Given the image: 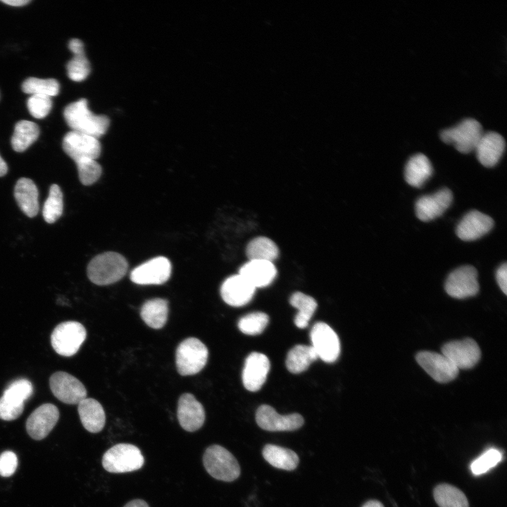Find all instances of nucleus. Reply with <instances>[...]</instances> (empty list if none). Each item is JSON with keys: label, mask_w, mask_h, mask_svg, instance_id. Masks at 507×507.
I'll return each mask as SVG.
<instances>
[{"label": "nucleus", "mask_w": 507, "mask_h": 507, "mask_svg": "<svg viewBox=\"0 0 507 507\" xmlns=\"http://www.w3.org/2000/svg\"><path fill=\"white\" fill-rule=\"evenodd\" d=\"M63 116L72 131L98 139L106 133L110 124L107 116L94 114L89 110L85 99L68 104L64 109Z\"/></svg>", "instance_id": "1"}, {"label": "nucleus", "mask_w": 507, "mask_h": 507, "mask_svg": "<svg viewBox=\"0 0 507 507\" xmlns=\"http://www.w3.org/2000/svg\"><path fill=\"white\" fill-rule=\"evenodd\" d=\"M128 264L120 254L113 251L96 256L87 266V276L97 285H108L122 279L126 274Z\"/></svg>", "instance_id": "2"}, {"label": "nucleus", "mask_w": 507, "mask_h": 507, "mask_svg": "<svg viewBox=\"0 0 507 507\" xmlns=\"http://www.w3.org/2000/svg\"><path fill=\"white\" fill-rule=\"evenodd\" d=\"M203 463L207 472L213 478L232 482L240 475V466L234 456L220 445L208 446L203 456Z\"/></svg>", "instance_id": "3"}, {"label": "nucleus", "mask_w": 507, "mask_h": 507, "mask_svg": "<svg viewBox=\"0 0 507 507\" xmlns=\"http://www.w3.org/2000/svg\"><path fill=\"white\" fill-rule=\"evenodd\" d=\"M104 468L111 473H124L140 469L144 458L140 449L131 444H118L108 449L102 457Z\"/></svg>", "instance_id": "4"}, {"label": "nucleus", "mask_w": 507, "mask_h": 507, "mask_svg": "<svg viewBox=\"0 0 507 507\" xmlns=\"http://www.w3.org/2000/svg\"><path fill=\"white\" fill-rule=\"evenodd\" d=\"M208 357V351L206 345L197 338L189 337L177 348V370L182 376L195 375L206 365Z\"/></svg>", "instance_id": "5"}, {"label": "nucleus", "mask_w": 507, "mask_h": 507, "mask_svg": "<svg viewBox=\"0 0 507 507\" xmlns=\"http://www.w3.org/2000/svg\"><path fill=\"white\" fill-rule=\"evenodd\" d=\"M483 133L482 125L477 120L465 118L456 125L442 130L440 137L444 142L453 144L458 151L468 154L475 150Z\"/></svg>", "instance_id": "6"}, {"label": "nucleus", "mask_w": 507, "mask_h": 507, "mask_svg": "<svg viewBox=\"0 0 507 507\" xmlns=\"http://www.w3.org/2000/svg\"><path fill=\"white\" fill-rule=\"evenodd\" d=\"M86 336V330L81 323L65 321L58 324L53 330L51 344L58 354L72 356L78 351Z\"/></svg>", "instance_id": "7"}, {"label": "nucleus", "mask_w": 507, "mask_h": 507, "mask_svg": "<svg viewBox=\"0 0 507 507\" xmlns=\"http://www.w3.org/2000/svg\"><path fill=\"white\" fill-rule=\"evenodd\" d=\"M479 289L477 272L472 265H464L454 270L445 282L446 293L455 299L473 296L478 293Z\"/></svg>", "instance_id": "8"}, {"label": "nucleus", "mask_w": 507, "mask_h": 507, "mask_svg": "<svg viewBox=\"0 0 507 507\" xmlns=\"http://www.w3.org/2000/svg\"><path fill=\"white\" fill-rule=\"evenodd\" d=\"M312 347L318 358L327 363L335 361L340 353V342L336 332L326 323H315L311 331Z\"/></svg>", "instance_id": "9"}, {"label": "nucleus", "mask_w": 507, "mask_h": 507, "mask_svg": "<svg viewBox=\"0 0 507 507\" xmlns=\"http://www.w3.org/2000/svg\"><path fill=\"white\" fill-rule=\"evenodd\" d=\"M49 386L53 394L67 404H78L87 398V390L83 384L63 371L56 372L50 377Z\"/></svg>", "instance_id": "10"}, {"label": "nucleus", "mask_w": 507, "mask_h": 507, "mask_svg": "<svg viewBox=\"0 0 507 507\" xmlns=\"http://www.w3.org/2000/svg\"><path fill=\"white\" fill-rule=\"evenodd\" d=\"M442 353L458 370L473 368L481 358L478 344L470 338L446 343L442 348Z\"/></svg>", "instance_id": "11"}, {"label": "nucleus", "mask_w": 507, "mask_h": 507, "mask_svg": "<svg viewBox=\"0 0 507 507\" xmlns=\"http://www.w3.org/2000/svg\"><path fill=\"white\" fill-rule=\"evenodd\" d=\"M418 363L435 381L446 383L454 380L459 370L442 353L423 351L415 356Z\"/></svg>", "instance_id": "12"}, {"label": "nucleus", "mask_w": 507, "mask_h": 507, "mask_svg": "<svg viewBox=\"0 0 507 507\" xmlns=\"http://www.w3.org/2000/svg\"><path fill=\"white\" fill-rule=\"evenodd\" d=\"M256 421L263 430L270 432L294 431L304 423L299 413L280 415L270 406L261 405L256 413Z\"/></svg>", "instance_id": "13"}, {"label": "nucleus", "mask_w": 507, "mask_h": 507, "mask_svg": "<svg viewBox=\"0 0 507 507\" xmlns=\"http://www.w3.org/2000/svg\"><path fill=\"white\" fill-rule=\"evenodd\" d=\"M63 149L75 162L82 159H96L101 154V147L98 139L70 131L63 139Z\"/></svg>", "instance_id": "14"}, {"label": "nucleus", "mask_w": 507, "mask_h": 507, "mask_svg": "<svg viewBox=\"0 0 507 507\" xmlns=\"http://www.w3.org/2000/svg\"><path fill=\"white\" fill-rule=\"evenodd\" d=\"M171 263L164 256L154 258L131 272V280L137 284H162L170 278Z\"/></svg>", "instance_id": "15"}, {"label": "nucleus", "mask_w": 507, "mask_h": 507, "mask_svg": "<svg viewBox=\"0 0 507 507\" xmlns=\"http://www.w3.org/2000/svg\"><path fill=\"white\" fill-rule=\"evenodd\" d=\"M59 418L58 408L52 403H44L37 408L27 418L26 430L35 440L45 438L56 425Z\"/></svg>", "instance_id": "16"}, {"label": "nucleus", "mask_w": 507, "mask_h": 507, "mask_svg": "<svg viewBox=\"0 0 507 507\" xmlns=\"http://www.w3.org/2000/svg\"><path fill=\"white\" fill-rule=\"evenodd\" d=\"M452 200L453 194L448 188L439 189L431 195L423 196L415 203L416 216L424 222L432 220L444 213Z\"/></svg>", "instance_id": "17"}, {"label": "nucleus", "mask_w": 507, "mask_h": 507, "mask_svg": "<svg viewBox=\"0 0 507 507\" xmlns=\"http://www.w3.org/2000/svg\"><path fill=\"white\" fill-rule=\"evenodd\" d=\"M270 370V361L263 353L253 352L245 360L242 372L244 387L250 392L259 390L265 383Z\"/></svg>", "instance_id": "18"}, {"label": "nucleus", "mask_w": 507, "mask_h": 507, "mask_svg": "<svg viewBox=\"0 0 507 507\" xmlns=\"http://www.w3.org/2000/svg\"><path fill=\"white\" fill-rule=\"evenodd\" d=\"M177 415L180 426L187 432H194L204 423V408L192 394H183L180 397Z\"/></svg>", "instance_id": "19"}, {"label": "nucleus", "mask_w": 507, "mask_h": 507, "mask_svg": "<svg viewBox=\"0 0 507 507\" xmlns=\"http://www.w3.org/2000/svg\"><path fill=\"white\" fill-rule=\"evenodd\" d=\"M256 288L239 273L227 277L222 284L220 294L225 303L235 307L248 303Z\"/></svg>", "instance_id": "20"}, {"label": "nucleus", "mask_w": 507, "mask_h": 507, "mask_svg": "<svg viewBox=\"0 0 507 507\" xmlns=\"http://www.w3.org/2000/svg\"><path fill=\"white\" fill-rule=\"evenodd\" d=\"M494 226L489 215L473 210L466 213L456 227L457 236L463 241L476 240L487 234Z\"/></svg>", "instance_id": "21"}, {"label": "nucleus", "mask_w": 507, "mask_h": 507, "mask_svg": "<svg viewBox=\"0 0 507 507\" xmlns=\"http://www.w3.org/2000/svg\"><path fill=\"white\" fill-rule=\"evenodd\" d=\"M505 149L503 137L496 132L483 133L475 149L478 161L487 167L494 166Z\"/></svg>", "instance_id": "22"}, {"label": "nucleus", "mask_w": 507, "mask_h": 507, "mask_svg": "<svg viewBox=\"0 0 507 507\" xmlns=\"http://www.w3.org/2000/svg\"><path fill=\"white\" fill-rule=\"evenodd\" d=\"M239 274L256 289L271 284L277 275V269L273 262L249 260L242 265Z\"/></svg>", "instance_id": "23"}, {"label": "nucleus", "mask_w": 507, "mask_h": 507, "mask_svg": "<svg viewBox=\"0 0 507 507\" xmlns=\"http://www.w3.org/2000/svg\"><path fill=\"white\" fill-rule=\"evenodd\" d=\"M14 196L21 211L28 217L37 215L39 211L38 189L34 182L20 178L14 188Z\"/></svg>", "instance_id": "24"}, {"label": "nucleus", "mask_w": 507, "mask_h": 507, "mask_svg": "<svg viewBox=\"0 0 507 507\" xmlns=\"http://www.w3.org/2000/svg\"><path fill=\"white\" fill-rule=\"evenodd\" d=\"M77 405L83 427L92 433L101 431L106 423V414L101 403L92 398H86Z\"/></svg>", "instance_id": "25"}, {"label": "nucleus", "mask_w": 507, "mask_h": 507, "mask_svg": "<svg viewBox=\"0 0 507 507\" xmlns=\"http://www.w3.org/2000/svg\"><path fill=\"white\" fill-rule=\"evenodd\" d=\"M433 168L429 158L423 154L411 156L405 167V180L415 187H422L432 176Z\"/></svg>", "instance_id": "26"}, {"label": "nucleus", "mask_w": 507, "mask_h": 507, "mask_svg": "<svg viewBox=\"0 0 507 507\" xmlns=\"http://www.w3.org/2000/svg\"><path fill=\"white\" fill-rule=\"evenodd\" d=\"M68 48L73 57L66 65L68 75L75 82H81L90 73V64L84 54V44L80 39L75 38L70 40Z\"/></svg>", "instance_id": "27"}, {"label": "nucleus", "mask_w": 507, "mask_h": 507, "mask_svg": "<svg viewBox=\"0 0 507 507\" xmlns=\"http://www.w3.org/2000/svg\"><path fill=\"white\" fill-rule=\"evenodd\" d=\"M264 459L276 468L293 470L299 465L298 455L292 450L274 444H266L262 451Z\"/></svg>", "instance_id": "28"}, {"label": "nucleus", "mask_w": 507, "mask_h": 507, "mask_svg": "<svg viewBox=\"0 0 507 507\" xmlns=\"http://www.w3.org/2000/svg\"><path fill=\"white\" fill-rule=\"evenodd\" d=\"M140 315L148 326L160 329L165 325L168 320V302L160 298L148 300L142 305Z\"/></svg>", "instance_id": "29"}, {"label": "nucleus", "mask_w": 507, "mask_h": 507, "mask_svg": "<svg viewBox=\"0 0 507 507\" xmlns=\"http://www.w3.org/2000/svg\"><path fill=\"white\" fill-rule=\"evenodd\" d=\"M318 358L311 346L296 345L288 352L286 366L289 372L300 373L307 370Z\"/></svg>", "instance_id": "30"}, {"label": "nucleus", "mask_w": 507, "mask_h": 507, "mask_svg": "<svg viewBox=\"0 0 507 507\" xmlns=\"http://www.w3.org/2000/svg\"><path fill=\"white\" fill-rule=\"evenodd\" d=\"M39 135L38 125L32 121L20 120L14 128L11 145L14 151L23 152L32 144Z\"/></svg>", "instance_id": "31"}, {"label": "nucleus", "mask_w": 507, "mask_h": 507, "mask_svg": "<svg viewBox=\"0 0 507 507\" xmlns=\"http://www.w3.org/2000/svg\"><path fill=\"white\" fill-rule=\"evenodd\" d=\"M246 254L249 260H260L273 262L279 255L276 244L266 237H257L251 239L246 246Z\"/></svg>", "instance_id": "32"}, {"label": "nucleus", "mask_w": 507, "mask_h": 507, "mask_svg": "<svg viewBox=\"0 0 507 507\" xmlns=\"http://www.w3.org/2000/svg\"><path fill=\"white\" fill-rule=\"evenodd\" d=\"M290 304L298 310L294 323L299 328H305L317 308L316 301L311 296L296 292L289 299Z\"/></svg>", "instance_id": "33"}, {"label": "nucleus", "mask_w": 507, "mask_h": 507, "mask_svg": "<svg viewBox=\"0 0 507 507\" xmlns=\"http://www.w3.org/2000/svg\"><path fill=\"white\" fill-rule=\"evenodd\" d=\"M434 498L439 507H469L464 493L449 484L437 485L434 490Z\"/></svg>", "instance_id": "34"}, {"label": "nucleus", "mask_w": 507, "mask_h": 507, "mask_svg": "<svg viewBox=\"0 0 507 507\" xmlns=\"http://www.w3.org/2000/svg\"><path fill=\"white\" fill-rule=\"evenodd\" d=\"M63 208V193L58 184L50 187L49 196L44 202L42 215L48 223H54L62 215Z\"/></svg>", "instance_id": "35"}, {"label": "nucleus", "mask_w": 507, "mask_h": 507, "mask_svg": "<svg viewBox=\"0 0 507 507\" xmlns=\"http://www.w3.org/2000/svg\"><path fill=\"white\" fill-rule=\"evenodd\" d=\"M22 89L25 93L32 94H42L49 96H56L58 94L60 85L54 78L40 79L37 77H28L22 84Z\"/></svg>", "instance_id": "36"}, {"label": "nucleus", "mask_w": 507, "mask_h": 507, "mask_svg": "<svg viewBox=\"0 0 507 507\" xmlns=\"http://www.w3.org/2000/svg\"><path fill=\"white\" fill-rule=\"evenodd\" d=\"M269 322L268 315L263 312H254L241 318L238 322L239 330L248 335L261 334Z\"/></svg>", "instance_id": "37"}, {"label": "nucleus", "mask_w": 507, "mask_h": 507, "mask_svg": "<svg viewBox=\"0 0 507 507\" xmlns=\"http://www.w3.org/2000/svg\"><path fill=\"white\" fill-rule=\"evenodd\" d=\"M501 460V451L491 448L472 462L470 470L473 475H480L496 466Z\"/></svg>", "instance_id": "38"}, {"label": "nucleus", "mask_w": 507, "mask_h": 507, "mask_svg": "<svg viewBox=\"0 0 507 507\" xmlns=\"http://www.w3.org/2000/svg\"><path fill=\"white\" fill-rule=\"evenodd\" d=\"M75 163L79 179L82 184H92L100 177L102 173L101 166L95 159H82L76 161Z\"/></svg>", "instance_id": "39"}, {"label": "nucleus", "mask_w": 507, "mask_h": 507, "mask_svg": "<svg viewBox=\"0 0 507 507\" xmlns=\"http://www.w3.org/2000/svg\"><path fill=\"white\" fill-rule=\"evenodd\" d=\"M33 394L32 382L24 378L11 382L5 389L3 396L24 403Z\"/></svg>", "instance_id": "40"}, {"label": "nucleus", "mask_w": 507, "mask_h": 507, "mask_svg": "<svg viewBox=\"0 0 507 507\" xmlns=\"http://www.w3.org/2000/svg\"><path fill=\"white\" fill-rule=\"evenodd\" d=\"M30 114L35 118H43L50 112L52 107L51 96L42 94H32L27 101Z\"/></svg>", "instance_id": "41"}, {"label": "nucleus", "mask_w": 507, "mask_h": 507, "mask_svg": "<svg viewBox=\"0 0 507 507\" xmlns=\"http://www.w3.org/2000/svg\"><path fill=\"white\" fill-rule=\"evenodd\" d=\"M24 410V403L15 401L2 395L0 398V419L13 420L17 419Z\"/></svg>", "instance_id": "42"}, {"label": "nucleus", "mask_w": 507, "mask_h": 507, "mask_svg": "<svg viewBox=\"0 0 507 507\" xmlns=\"http://www.w3.org/2000/svg\"><path fill=\"white\" fill-rule=\"evenodd\" d=\"M18 466L16 454L11 451H4L0 455V475L10 477L15 472Z\"/></svg>", "instance_id": "43"}, {"label": "nucleus", "mask_w": 507, "mask_h": 507, "mask_svg": "<svg viewBox=\"0 0 507 507\" xmlns=\"http://www.w3.org/2000/svg\"><path fill=\"white\" fill-rule=\"evenodd\" d=\"M496 278L497 283L503 292L507 294V264L506 263L501 265L496 270Z\"/></svg>", "instance_id": "44"}, {"label": "nucleus", "mask_w": 507, "mask_h": 507, "mask_svg": "<svg viewBox=\"0 0 507 507\" xmlns=\"http://www.w3.org/2000/svg\"><path fill=\"white\" fill-rule=\"evenodd\" d=\"M124 507H149L148 503L142 499H134L127 503Z\"/></svg>", "instance_id": "45"}, {"label": "nucleus", "mask_w": 507, "mask_h": 507, "mask_svg": "<svg viewBox=\"0 0 507 507\" xmlns=\"http://www.w3.org/2000/svg\"><path fill=\"white\" fill-rule=\"evenodd\" d=\"M1 2L12 6H21L29 4L30 0H1Z\"/></svg>", "instance_id": "46"}, {"label": "nucleus", "mask_w": 507, "mask_h": 507, "mask_svg": "<svg viewBox=\"0 0 507 507\" xmlns=\"http://www.w3.org/2000/svg\"><path fill=\"white\" fill-rule=\"evenodd\" d=\"M8 171V166L5 161L0 156V177L5 175Z\"/></svg>", "instance_id": "47"}, {"label": "nucleus", "mask_w": 507, "mask_h": 507, "mask_svg": "<svg viewBox=\"0 0 507 507\" xmlns=\"http://www.w3.org/2000/svg\"><path fill=\"white\" fill-rule=\"evenodd\" d=\"M362 507H384L383 504L377 500H370Z\"/></svg>", "instance_id": "48"}]
</instances>
